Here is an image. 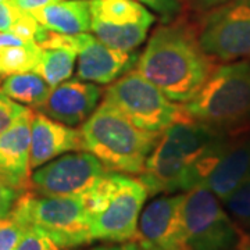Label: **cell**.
Here are the masks:
<instances>
[{
	"label": "cell",
	"mask_w": 250,
	"mask_h": 250,
	"mask_svg": "<svg viewBox=\"0 0 250 250\" xmlns=\"http://www.w3.org/2000/svg\"><path fill=\"white\" fill-rule=\"evenodd\" d=\"M90 32L104 45L131 52L147 38L156 16L138 0H89Z\"/></svg>",
	"instance_id": "cell-10"
},
{
	"label": "cell",
	"mask_w": 250,
	"mask_h": 250,
	"mask_svg": "<svg viewBox=\"0 0 250 250\" xmlns=\"http://www.w3.org/2000/svg\"><path fill=\"white\" fill-rule=\"evenodd\" d=\"M81 134L85 150L102 161L108 171L132 175L142 174L161 135L132 124L106 100L82 124Z\"/></svg>",
	"instance_id": "cell-3"
},
{
	"label": "cell",
	"mask_w": 250,
	"mask_h": 250,
	"mask_svg": "<svg viewBox=\"0 0 250 250\" xmlns=\"http://www.w3.org/2000/svg\"><path fill=\"white\" fill-rule=\"evenodd\" d=\"M11 210L28 227L47 233L62 249L92 242L89 215L82 196H41L25 190Z\"/></svg>",
	"instance_id": "cell-6"
},
{
	"label": "cell",
	"mask_w": 250,
	"mask_h": 250,
	"mask_svg": "<svg viewBox=\"0 0 250 250\" xmlns=\"http://www.w3.org/2000/svg\"><path fill=\"white\" fill-rule=\"evenodd\" d=\"M202 49L215 62H250V0H228L196 25Z\"/></svg>",
	"instance_id": "cell-9"
},
{
	"label": "cell",
	"mask_w": 250,
	"mask_h": 250,
	"mask_svg": "<svg viewBox=\"0 0 250 250\" xmlns=\"http://www.w3.org/2000/svg\"><path fill=\"white\" fill-rule=\"evenodd\" d=\"M85 150L81 129L54 121L42 113H35L31 121L29 166L38 168L56 157Z\"/></svg>",
	"instance_id": "cell-16"
},
{
	"label": "cell",
	"mask_w": 250,
	"mask_h": 250,
	"mask_svg": "<svg viewBox=\"0 0 250 250\" xmlns=\"http://www.w3.org/2000/svg\"><path fill=\"white\" fill-rule=\"evenodd\" d=\"M41 29H42V25L36 21V18L31 13L21 11L16 24L11 28V34L17 35L18 38H21L24 41L35 42V38Z\"/></svg>",
	"instance_id": "cell-27"
},
{
	"label": "cell",
	"mask_w": 250,
	"mask_h": 250,
	"mask_svg": "<svg viewBox=\"0 0 250 250\" xmlns=\"http://www.w3.org/2000/svg\"><path fill=\"white\" fill-rule=\"evenodd\" d=\"M223 205L239 227L250 228V181L227 197Z\"/></svg>",
	"instance_id": "cell-22"
},
{
	"label": "cell",
	"mask_w": 250,
	"mask_h": 250,
	"mask_svg": "<svg viewBox=\"0 0 250 250\" xmlns=\"http://www.w3.org/2000/svg\"><path fill=\"white\" fill-rule=\"evenodd\" d=\"M20 193H22V192H18L17 189L9 187L7 184H4L0 179V218L7 215L11 211Z\"/></svg>",
	"instance_id": "cell-29"
},
{
	"label": "cell",
	"mask_w": 250,
	"mask_h": 250,
	"mask_svg": "<svg viewBox=\"0 0 250 250\" xmlns=\"http://www.w3.org/2000/svg\"><path fill=\"white\" fill-rule=\"evenodd\" d=\"M49 31L64 35L90 32L89 0H62L31 13Z\"/></svg>",
	"instance_id": "cell-18"
},
{
	"label": "cell",
	"mask_w": 250,
	"mask_h": 250,
	"mask_svg": "<svg viewBox=\"0 0 250 250\" xmlns=\"http://www.w3.org/2000/svg\"><path fill=\"white\" fill-rule=\"evenodd\" d=\"M185 193L161 196L145 208L136 238L141 250H188L182 205Z\"/></svg>",
	"instance_id": "cell-12"
},
{
	"label": "cell",
	"mask_w": 250,
	"mask_h": 250,
	"mask_svg": "<svg viewBox=\"0 0 250 250\" xmlns=\"http://www.w3.org/2000/svg\"><path fill=\"white\" fill-rule=\"evenodd\" d=\"M0 1H4V0H0Z\"/></svg>",
	"instance_id": "cell-35"
},
{
	"label": "cell",
	"mask_w": 250,
	"mask_h": 250,
	"mask_svg": "<svg viewBox=\"0 0 250 250\" xmlns=\"http://www.w3.org/2000/svg\"><path fill=\"white\" fill-rule=\"evenodd\" d=\"M102 95L103 90L95 83L81 80L64 81L50 90L38 111L68 126L83 124L98 108Z\"/></svg>",
	"instance_id": "cell-14"
},
{
	"label": "cell",
	"mask_w": 250,
	"mask_h": 250,
	"mask_svg": "<svg viewBox=\"0 0 250 250\" xmlns=\"http://www.w3.org/2000/svg\"><path fill=\"white\" fill-rule=\"evenodd\" d=\"M139 54L134 50H120L100 42L89 32L78 34L77 42V77L99 85H110L129 71Z\"/></svg>",
	"instance_id": "cell-13"
},
{
	"label": "cell",
	"mask_w": 250,
	"mask_h": 250,
	"mask_svg": "<svg viewBox=\"0 0 250 250\" xmlns=\"http://www.w3.org/2000/svg\"><path fill=\"white\" fill-rule=\"evenodd\" d=\"M250 181V129L233 135L202 187L221 202Z\"/></svg>",
	"instance_id": "cell-17"
},
{
	"label": "cell",
	"mask_w": 250,
	"mask_h": 250,
	"mask_svg": "<svg viewBox=\"0 0 250 250\" xmlns=\"http://www.w3.org/2000/svg\"><path fill=\"white\" fill-rule=\"evenodd\" d=\"M152 9L161 18V22H168L182 14L184 6L179 0H138Z\"/></svg>",
	"instance_id": "cell-26"
},
{
	"label": "cell",
	"mask_w": 250,
	"mask_h": 250,
	"mask_svg": "<svg viewBox=\"0 0 250 250\" xmlns=\"http://www.w3.org/2000/svg\"><path fill=\"white\" fill-rule=\"evenodd\" d=\"M28 42L24 41L21 38H18L17 35L11 34V32H0V49H4V47H9V46H17ZM32 42V41H31Z\"/></svg>",
	"instance_id": "cell-32"
},
{
	"label": "cell",
	"mask_w": 250,
	"mask_h": 250,
	"mask_svg": "<svg viewBox=\"0 0 250 250\" xmlns=\"http://www.w3.org/2000/svg\"><path fill=\"white\" fill-rule=\"evenodd\" d=\"M104 100L120 110L132 124L161 134L172 124L190 118L182 106L172 103L138 70L126 71L111 82Z\"/></svg>",
	"instance_id": "cell-7"
},
{
	"label": "cell",
	"mask_w": 250,
	"mask_h": 250,
	"mask_svg": "<svg viewBox=\"0 0 250 250\" xmlns=\"http://www.w3.org/2000/svg\"><path fill=\"white\" fill-rule=\"evenodd\" d=\"M92 250H141L136 242H124L123 245H113V246H99Z\"/></svg>",
	"instance_id": "cell-33"
},
{
	"label": "cell",
	"mask_w": 250,
	"mask_h": 250,
	"mask_svg": "<svg viewBox=\"0 0 250 250\" xmlns=\"http://www.w3.org/2000/svg\"><path fill=\"white\" fill-rule=\"evenodd\" d=\"M188 250H238L239 225L211 190L197 187L185 192L182 205Z\"/></svg>",
	"instance_id": "cell-8"
},
{
	"label": "cell",
	"mask_w": 250,
	"mask_h": 250,
	"mask_svg": "<svg viewBox=\"0 0 250 250\" xmlns=\"http://www.w3.org/2000/svg\"><path fill=\"white\" fill-rule=\"evenodd\" d=\"M34 111H27L0 135V179L9 187L25 192L29 189L31 121Z\"/></svg>",
	"instance_id": "cell-15"
},
{
	"label": "cell",
	"mask_w": 250,
	"mask_h": 250,
	"mask_svg": "<svg viewBox=\"0 0 250 250\" xmlns=\"http://www.w3.org/2000/svg\"><path fill=\"white\" fill-rule=\"evenodd\" d=\"M179 1L182 3V6L193 11H208L227 3L228 0H179Z\"/></svg>",
	"instance_id": "cell-30"
},
{
	"label": "cell",
	"mask_w": 250,
	"mask_h": 250,
	"mask_svg": "<svg viewBox=\"0 0 250 250\" xmlns=\"http://www.w3.org/2000/svg\"><path fill=\"white\" fill-rule=\"evenodd\" d=\"M238 250H250V233H242Z\"/></svg>",
	"instance_id": "cell-34"
},
{
	"label": "cell",
	"mask_w": 250,
	"mask_h": 250,
	"mask_svg": "<svg viewBox=\"0 0 250 250\" xmlns=\"http://www.w3.org/2000/svg\"><path fill=\"white\" fill-rule=\"evenodd\" d=\"M217 62L202 49L197 28L178 16L153 31L136 70L177 103H187L203 86Z\"/></svg>",
	"instance_id": "cell-2"
},
{
	"label": "cell",
	"mask_w": 250,
	"mask_h": 250,
	"mask_svg": "<svg viewBox=\"0 0 250 250\" xmlns=\"http://www.w3.org/2000/svg\"><path fill=\"white\" fill-rule=\"evenodd\" d=\"M107 172L92 153L71 152L36 170L31 175L28 190L41 196H82Z\"/></svg>",
	"instance_id": "cell-11"
},
{
	"label": "cell",
	"mask_w": 250,
	"mask_h": 250,
	"mask_svg": "<svg viewBox=\"0 0 250 250\" xmlns=\"http://www.w3.org/2000/svg\"><path fill=\"white\" fill-rule=\"evenodd\" d=\"M18 10L25 13H34L36 10L42 9L45 6H49L52 3H57L62 0H10Z\"/></svg>",
	"instance_id": "cell-31"
},
{
	"label": "cell",
	"mask_w": 250,
	"mask_h": 250,
	"mask_svg": "<svg viewBox=\"0 0 250 250\" xmlns=\"http://www.w3.org/2000/svg\"><path fill=\"white\" fill-rule=\"evenodd\" d=\"M24 223L13 210L9 214L0 218V250H14L24 232L27 231Z\"/></svg>",
	"instance_id": "cell-23"
},
{
	"label": "cell",
	"mask_w": 250,
	"mask_h": 250,
	"mask_svg": "<svg viewBox=\"0 0 250 250\" xmlns=\"http://www.w3.org/2000/svg\"><path fill=\"white\" fill-rule=\"evenodd\" d=\"M75 62H77V52L72 49L68 47L42 49L38 67L34 72L39 74L53 89L71 77Z\"/></svg>",
	"instance_id": "cell-20"
},
{
	"label": "cell",
	"mask_w": 250,
	"mask_h": 250,
	"mask_svg": "<svg viewBox=\"0 0 250 250\" xmlns=\"http://www.w3.org/2000/svg\"><path fill=\"white\" fill-rule=\"evenodd\" d=\"M20 14L21 10H18L10 0L0 1V32H11Z\"/></svg>",
	"instance_id": "cell-28"
},
{
	"label": "cell",
	"mask_w": 250,
	"mask_h": 250,
	"mask_svg": "<svg viewBox=\"0 0 250 250\" xmlns=\"http://www.w3.org/2000/svg\"><path fill=\"white\" fill-rule=\"evenodd\" d=\"M52 88L39 74L21 72L7 75L0 83V92L10 99L27 106L39 107L45 102Z\"/></svg>",
	"instance_id": "cell-19"
},
{
	"label": "cell",
	"mask_w": 250,
	"mask_h": 250,
	"mask_svg": "<svg viewBox=\"0 0 250 250\" xmlns=\"http://www.w3.org/2000/svg\"><path fill=\"white\" fill-rule=\"evenodd\" d=\"M147 195L141 179L108 171L82 195L89 215L92 241L124 243L135 239Z\"/></svg>",
	"instance_id": "cell-5"
},
{
	"label": "cell",
	"mask_w": 250,
	"mask_h": 250,
	"mask_svg": "<svg viewBox=\"0 0 250 250\" xmlns=\"http://www.w3.org/2000/svg\"><path fill=\"white\" fill-rule=\"evenodd\" d=\"M182 107L192 120L225 134L238 135L250 129V62L217 65Z\"/></svg>",
	"instance_id": "cell-4"
},
{
	"label": "cell",
	"mask_w": 250,
	"mask_h": 250,
	"mask_svg": "<svg viewBox=\"0 0 250 250\" xmlns=\"http://www.w3.org/2000/svg\"><path fill=\"white\" fill-rule=\"evenodd\" d=\"M233 135L187 118L163 131L141 181L149 195L202 187Z\"/></svg>",
	"instance_id": "cell-1"
},
{
	"label": "cell",
	"mask_w": 250,
	"mask_h": 250,
	"mask_svg": "<svg viewBox=\"0 0 250 250\" xmlns=\"http://www.w3.org/2000/svg\"><path fill=\"white\" fill-rule=\"evenodd\" d=\"M14 250H62L56 242L42 229L29 227L24 232Z\"/></svg>",
	"instance_id": "cell-24"
},
{
	"label": "cell",
	"mask_w": 250,
	"mask_h": 250,
	"mask_svg": "<svg viewBox=\"0 0 250 250\" xmlns=\"http://www.w3.org/2000/svg\"><path fill=\"white\" fill-rule=\"evenodd\" d=\"M27 110L28 107L14 103L13 99L0 92V135L10 128L18 117L22 116Z\"/></svg>",
	"instance_id": "cell-25"
},
{
	"label": "cell",
	"mask_w": 250,
	"mask_h": 250,
	"mask_svg": "<svg viewBox=\"0 0 250 250\" xmlns=\"http://www.w3.org/2000/svg\"><path fill=\"white\" fill-rule=\"evenodd\" d=\"M41 53L42 47L31 41L0 49V74L11 75L35 71Z\"/></svg>",
	"instance_id": "cell-21"
}]
</instances>
